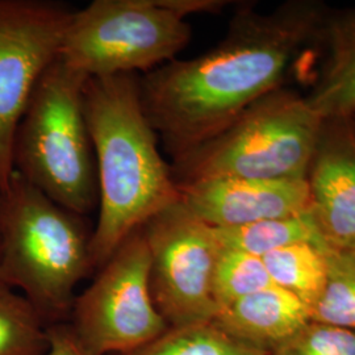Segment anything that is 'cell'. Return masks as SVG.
<instances>
[{"mask_svg":"<svg viewBox=\"0 0 355 355\" xmlns=\"http://www.w3.org/2000/svg\"><path fill=\"white\" fill-rule=\"evenodd\" d=\"M327 261V282L309 309L311 320L355 330V254L329 249Z\"/></svg>","mask_w":355,"mask_h":355,"instance_id":"ac0fdd59","label":"cell"},{"mask_svg":"<svg viewBox=\"0 0 355 355\" xmlns=\"http://www.w3.org/2000/svg\"><path fill=\"white\" fill-rule=\"evenodd\" d=\"M178 187L180 202L212 228H236L311 211L305 178H211Z\"/></svg>","mask_w":355,"mask_h":355,"instance_id":"30bf717a","label":"cell"},{"mask_svg":"<svg viewBox=\"0 0 355 355\" xmlns=\"http://www.w3.org/2000/svg\"><path fill=\"white\" fill-rule=\"evenodd\" d=\"M85 114L99 191L91 242L99 270L128 236L178 203L180 193L144 111L139 74L87 78Z\"/></svg>","mask_w":355,"mask_h":355,"instance_id":"7a4b0ae2","label":"cell"},{"mask_svg":"<svg viewBox=\"0 0 355 355\" xmlns=\"http://www.w3.org/2000/svg\"><path fill=\"white\" fill-rule=\"evenodd\" d=\"M349 120H350V124H352V127H353V129H354L355 132V114H353V116H350V117H347Z\"/></svg>","mask_w":355,"mask_h":355,"instance_id":"7402d4cb","label":"cell"},{"mask_svg":"<svg viewBox=\"0 0 355 355\" xmlns=\"http://www.w3.org/2000/svg\"><path fill=\"white\" fill-rule=\"evenodd\" d=\"M329 10L318 0H288L271 12L240 3L211 51L140 76L144 111L171 162L283 87L300 54L318 46Z\"/></svg>","mask_w":355,"mask_h":355,"instance_id":"6da1fadb","label":"cell"},{"mask_svg":"<svg viewBox=\"0 0 355 355\" xmlns=\"http://www.w3.org/2000/svg\"><path fill=\"white\" fill-rule=\"evenodd\" d=\"M350 252H353V253L355 254V249H353V250H350Z\"/></svg>","mask_w":355,"mask_h":355,"instance_id":"cb8c5ba5","label":"cell"},{"mask_svg":"<svg viewBox=\"0 0 355 355\" xmlns=\"http://www.w3.org/2000/svg\"><path fill=\"white\" fill-rule=\"evenodd\" d=\"M309 320V308L300 299L271 286L221 308L214 322L233 338L270 353Z\"/></svg>","mask_w":355,"mask_h":355,"instance_id":"7c38bea8","label":"cell"},{"mask_svg":"<svg viewBox=\"0 0 355 355\" xmlns=\"http://www.w3.org/2000/svg\"><path fill=\"white\" fill-rule=\"evenodd\" d=\"M318 45L325 58L305 101L322 120L347 119L355 114V8L329 10Z\"/></svg>","mask_w":355,"mask_h":355,"instance_id":"4fadbf2b","label":"cell"},{"mask_svg":"<svg viewBox=\"0 0 355 355\" xmlns=\"http://www.w3.org/2000/svg\"><path fill=\"white\" fill-rule=\"evenodd\" d=\"M322 119L284 86L253 103L215 139L170 162L178 186L211 178L304 179Z\"/></svg>","mask_w":355,"mask_h":355,"instance_id":"5b68a950","label":"cell"},{"mask_svg":"<svg viewBox=\"0 0 355 355\" xmlns=\"http://www.w3.org/2000/svg\"><path fill=\"white\" fill-rule=\"evenodd\" d=\"M271 286L274 284L262 258L239 250L220 249L214 271V296L218 311Z\"/></svg>","mask_w":355,"mask_h":355,"instance_id":"d6986e66","label":"cell"},{"mask_svg":"<svg viewBox=\"0 0 355 355\" xmlns=\"http://www.w3.org/2000/svg\"><path fill=\"white\" fill-rule=\"evenodd\" d=\"M328 250L313 243H296L267 254L262 259L272 284L295 295L311 309L327 282Z\"/></svg>","mask_w":355,"mask_h":355,"instance_id":"9a60e30c","label":"cell"},{"mask_svg":"<svg viewBox=\"0 0 355 355\" xmlns=\"http://www.w3.org/2000/svg\"><path fill=\"white\" fill-rule=\"evenodd\" d=\"M49 328L26 297L0 283V355H45Z\"/></svg>","mask_w":355,"mask_h":355,"instance_id":"e0dca14e","label":"cell"},{"mask_svg":"<svg viewBox=\"0 0 355 355\" xmlns=\"http://www.w3.org/2000/svg\"><path fill=\"white\" fill-rule=\"evenodd\" d=\"M150 253L153 302L170 328L214 321V271L220 243L212 227L182 203L170 205L142 227Z\"/></svg>","mask_w":355,"mask_h":355,"instance_id":"ba28073f","label":"cell"},{"mask_svg":"<svg viewBox=\"0 0 355 355\" xmlns=\"http://www.w3.org/2000/svg\"><path fill=\"white\" fill-rule=\"evenodd\" d=\"M92 229L13 171L0 203V283L48 328L69 322L78 284L96 270Z\"/></svg>","mask_w":355,"mask_h":355,"instance_id":"3957f363","label":"cell"},{"mask_svg":"<svg viewBox=\"0 0 355 355\" xmlns=\"http://www.w3.org/2000/svg\"><path fill=\"white\" fill-rule=\"evenodd\" d=\"M76 10L54 0H0V184L13 174V142L38 80L61 53Z\"/></svg>","mask_w":355,"mask_h":355,"instance_id":"9c48e42d","label":"cell"},{"mask_svg":"<svg viewBox=\"0 0 355 355\" xmlns=\"http://www.w3.org/2000/svg\"><path fill=\"white\" fill-rule=\"evenodd\" d=\"M268 355H355V330L309 320Z\"/></svg>","mask_w":355,"mask_h":355,"instance_id":"ffe728a7","label":"cell"},{"mask_svg":"<svg viewBox=\"0 0 355 355\" xmlns=\"http://www.w3.org/2000/svg\"><path fill=\"white\" fill-rule=\"evenodd\" d=\"M1 196H3V187L0 184V203H1Z\"/></svg>","mask_w":355,"mask_h":355,"instance_id":"603a6c76","label":"cell"},{"mask_svg":"<svg viewBox=\"0 0 355 355\" xmlns=\"http://www.w3.org/2000/svg\"><path fill=\"white\" fill-rule=\"evenodd\" d=\"M51 346L45 355H89L76 341L67 324H60L49 328Z\"/></svg>","mask_w":355,"mask_h":355,"instance_id":"44dd1931","label":"cell"},{"mask_svg":"<svg viewBox=\"0 0 355 355\" xmlns=\"http://www.w3.org/2000/svg\"><path fill=\"white\" fill-rule=\"evenodd\" d=\"M190 23L164 0H94L76 10L60 58L87 78L149 73L177 60Z\"/></svg>","mask_w":355,"mask_h":355,"instance_id":"8992f818","label":"cell"},{"mask_svg":"<svg viewBox=\"0 0 355 355\" xmlns=\"http://www.w3.org/2000/svg\"><path fill=\"white\" fill-rule=\"evenodd\" d=\"M149 274L150 253L141 227L76 295L67 325L87 354L127 353L170 328L153 302Z\"/></svg>","mask_w":355,"mask_h":355,"instance_id":"52a82bcc","label":"cell"},{"mask_svg":"<svg viewBox=\"0 0 355 355\" xmlns=\"http://www.w3.org/2000/svg\"><path fill=\"white\" fill-rule=\"evenodd\" d=\"M114 355H268L220 329L214 321L168 328L150 343Z\"/></svg>","mask_w":355,"mask_h":355,"instance_id":"2e32d148","label":"cell"},{"mask_svg":"<svg viewBox=\"0 0 355 355\" xmlns=\"http://www.w3.org/2000/svg\"><path fill=\"white\" fill-rule=\"evenodd\" d=\"M311 214L329 249H355V132L349 119H324L306 171Z\"/></svg>","mask_w":355,"mask_h":355,"instance_id":"8fae6325","label":"cell"},{"mask_svg":"<svg viewBox=\"0 0 355 355\" xmlns=\"http://www.w3.org/2000/svg\"><path fill=\"white\" fill-rule=\"evenodd\" d=\"M214 230L221 248L252 254L258 258L296 243H313L321 249H329L311 211L302 215L270 218L236 228H214Z\"/></svg>","mask_w":355,"mask_h":355,"instance_id":"5bb4252c","label":"cell"},{"mask_svg":"<svg viewBox=\"0 0 355 355\" xmlns=\"http://www.w3.org/2000/svg\"><path fill=\"white\" fill-rule=\"evenodd\" d=\"M87 76L58 57L41 76L19 123L13 171L64 209L89 216L99 204L85 114Z\"/></svg>","mask_w":355,"mask_h":355,"instance_id":"277c9868","label":"cell"}]
</instances>
